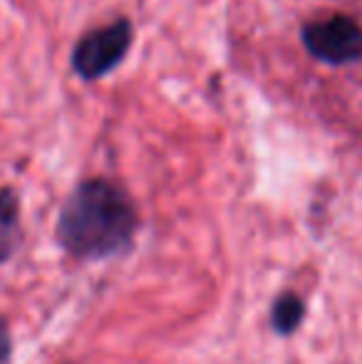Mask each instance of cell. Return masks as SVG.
Instances as JSON below:
<instances>
[{"mask_svg":"<svg viewBox=\"0 0 362 364\" xmlns=\"http://www.w3.org/2000/svg\"><path fill=\"white\" fill-rule=\"evenodd\" d=\"M303 315H305L303 300H300L298 295H293V292H283V295L273 302L271 322H273L275 332L288 335V332H293L295 327L300 325Z\"/></svg>","mask_w":362,"mask_h":364,"instance_id":"cell-5","label":"cell"},{"mask_svg":"<svg viewBox=\"0 0 362 364\" xmlns=\"http://www.w3.org/2000/svg\"><path fill=\"white\" fill-rule=\"evenodd\" d=\"M134 43V28L129 18H119L110 25L90 30L78 40L73 50V70L85 82H97L115 73L124 63Z\"/></svg>","mask_w":362,"mask_h":364,"instance_id":"cell-2","label":"cell"},{"mask_svg":"<svg viewBox=\"0 0 362 364\" xmlns=\"http://www.w3.org/2000/svg\"><path fill=\"white\" fill-rule=\"evenodd\" d=\"M300 43L310 58L328 68H343L362 60V25L353 15L335 13L300 28Z\"/></svg>","mask_w":362,"mask_h":364,"instance_id":"cell-3","label":"cell"},{"mask_svg":"<svg viewBox=\"0 0 362 364\" xmlns=\"http://www.w3.org/2000/svg\"><path fill=\"white\" fill-rule=\"evenodd\" d=\"M10 362V335L5 325H0V364Z\"/></svg>","mask_w":362,"mask_h":364,"instance_id":"cell-6","label":"cell"},{"mask_svg":"<svg viewBox=\"0 0 362 364\" xmlns=\"http://www.w3.org/2000/svg\"><path fill=\"white\" fill-rule=\"evenodd\" d=\"M20 243V203L13 188L0 191V265L15 253Z\"/></svg>","mask_w":362,"mask_h":364,"instance_id":"cell-4","label":"cell"},{"mask_svg":"<svg viewBox=\"0 0 362 364\" xmlns=\"http://www.w3.org/2000/svg\"><path fill=\"white\" fill-rule=\"evenodd\" d=\"M139 228L134 201L110 178H87L65 201L58 240L70 255L100 260L124 253Z\"/></svg>","mask_w":362,"mask_h":364,"instance_id":"cell-1","label":"cell"}]
</instances>
